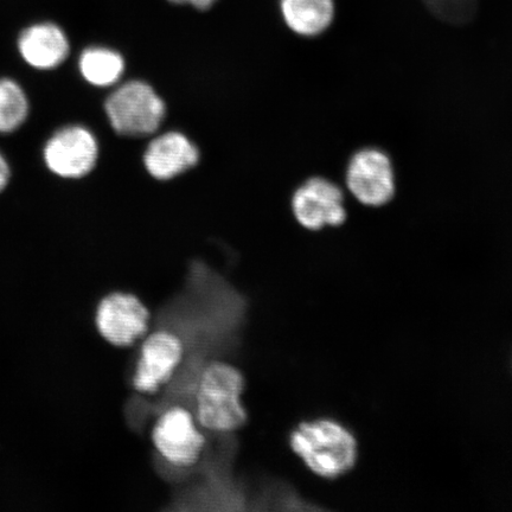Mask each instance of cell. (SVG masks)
Here are the masks:
<instances>
[{
	"label": "cell",
	"mask_w": 512,
	"mask_h": 512,
	"mask_svg": "<svg viewBox=\"0 0 512 512\" xmlns=\"http://www.w3.org/2000/svg\"><path fill=\"white\" fill-rule=\"evenodd\" d=\"M246 307V300L219 274L201 262L192 265L185 290L159 318L160 324L181 337L185 352L170 381L172 390L157 403L156 411L181 405L184 396H189L192 408L198 377L215 355L236 344Z\"/></svg>",
	"instance_id": "obj_1"
},
{
	"label": "cell",
	"mask_w": 512,
	"mask_h": 512,
	"mask_svg": "<svg viewBox=\"0 0 512 512\" xmlns=\"http://www.w3.org/2000/svg\"><path fill=\"white\" fill-rule=\"evenodd\" d=\"M245 377L232 364L213 361L198 377L192 408L198 424L210 432L227 434L239 430L247 422L241 402Z\"/></svg>",
	"instance_id": "obj_2"
},
{
	"label": "cell",
	"mask_w": 512,
	"mask_h": 512,
	"mask_svg": "<svg viewBox=\"0 0 512 512\" xmlns=\"http://www.w3.org/2000/svg\"><path fill=\"white\" fill-rule=\"evenodd\" d=\"M104 110L112 130L126 139L155 136L168 117V104L163 95L143 79H130L114 86L105 100Z\"/></svg>",
	"instance_id": "obj_3"
},
{
	"label": "cell",
	"mask_w": 512,
	"mask_h": 512,
	"mask_svg": "<svg viewBox=\"0 0 512 512\" xmlns=\"http://www.w3.org/2000/svg\"><path fill=\"white\" fill-rule=\"evenodd\" d=\"M290 445L304 464L323 478L344 475L357 459L354 435L332 420L303 422L291 433Z\"/></svg>",
	"instance_id": "obj_4"
},
{
	"label": "cell",
	"mask_w": 512,
	"mask_h": 512,
	"mask_svg": "<svg viewBox=\"0 0 512 512\" xmlns=\"http://www.w3.org/2000/svg\"><path fill=\"white\" fill-rule=\"evenodd\" d=\"M345 187L368 208H381L394 200L395 169L388 153L379 147H363L351 156L345 168Z\"/></svg>",
	"instance_id": "obj_5"
},
{
	"label": "cell",
	"mask_w": 512,
	"mask_h": 512,
	"mask_svg": "<svg viewBox=\"0 0 512 512\" xmlns=\"http://www.w3.org/2000/svg\"><path fill=\"white\" fill-rule=\"evenodd\" d=\"M290 207L300 227L319 232L341 227L348 220L344 191L331 179L312 176L293 191Z\"/></svg>",
	"instance_id": "obj_6"
},
{
	"label": "cell",
	"mask_w": 512,
	"mask_h": 512,
	"mask_svg": "<svg viewBox=\"0 0 512 512\" xmlns=\"http://www.w3.org/2000/svg\"><path fill=\"white\" fill-rule=\"evenodd\" d=\"M152 440L165 462L178 469L195 466L206 450V437L198 430L194 415L181 406L163 409Z\"/></svg>",
	"instance_id": "obj_7"
},
{
	"label": "cell",
	"mask_w": 512,
	"mask_h": 512,
	"mask_svg": "<svg viewBox=\"0 0 512 512\" xmlns=\"http://www.w3.org/2000/svg\"><path fill=\"white\" fill-rule=\"evenodd\" d=\"M184 344L176 332L166 326L146 338L133 376L134 389L153 394L169 383L183 362Z\"/></svg>",
	"instance_id": "obj_8"
},
{
	"label": "cell",
	"mask_w": 512,
	"mask_h": 512,
	"mask_svg": "<svg viewBox=\"0 0 512 512\" xmlns=\"http://www.w3.org/2000/svg\"><path fill=\"white\" fill-rule=\"evenodd\" d=\"M99 143L85 126H68L57 131L44 149V160L51 172L62 178L88 176L99 160Z\"/></svg>",
	"instance_id": "obj_9"
},
{
	"label": "cell",
	"mask_w": 512,
	"mask_h": 512,
	"mask_svg": "<svg viewBox=\"0 0 512 512\" xmlns=\"http://www.w3.org/2000/svg\"><path fill=\"white\" fill-rule=\"evenodd\" d=\"M201 150L187 133L169 130L156 133L145 146L142 163L144 171L157 182H171L201 162Z\"/></svg>",
	"instance_id": "obj_10"
},
{
	"label": "cell",
	"mask_w": 512,
	"mask_h": 512,
	"mask_svg": "<svg viewBox=\"0 0 512 512\" xmlns=\"http://www.w3.org/2000/svg\"><path fill=\"white\" fill-rule=\"evenodd\" d=\"M150 312L130 293H112L102 299L96 325L102 337L117 347H130L149 329Z\"/></svg>",
	"instance_id": "obj_11"
},
{
	"label": "cell",
	"mask_w": 512,
	"mask_h": 512,
	"mask_svg": "<svg viewBox=\"0 0 512 512\" xmlns=\"http://www.w3.org/2000/svg\"><path fill=\"white\" fill-rule=\"evenodd\" d=\"M279 14L288 31L300 38H318L336 22V0H279Z\"/></svg>",
	"instance_id": "obj_12"
},
{
	"label": "cell",
	"mask_w": 512,
	"mask_h": 512,
	"mask_svg": "<svg viewBox=\"0 0 512 512\" xmlns=\"http://www.w3.org/2000/svg\"><path fill=\"white\" fill-rule=\"evenodd\" d=\"M19 51L25 62L37 69H54L66 61L69 41L55 24H36L19 37Z\"/></svg>",
	"instance_id": "obj_13"
},
{
	"label": "cell",
	"mask_w": 512,
	"mask_h": 512,
	"mask_svg": "<svg viewBox=\"0 0 512 512\" xmlns=\"http://www.w3.org/2000/svg\"><path fill=\"white\" fill-rule=\"evenodd\" d=\"M79 70L89 85L110 88L123 80L127 63L125 56L118 50L110 47H89L80 55Z\"/></svg>",
	"instance_id": "obj_14"
},
{
	"label": "cell",
	"mask_w": 512,
	"mask_h": 512,
	"mask_svg": "<svg viewBox=\"0 0 512 512\" xmlns=\"http://www.w3.org/2000/svg\"><path fill=\"white\" fill-rule=\"evenodd\" d=\"M29 113L27 95L15 81L0 80V133H11L21 126Z\"/></svg>",
	"instance_id": "obj_15"
},
{
	"label": "cell",
	"mask_w": 512,
	"mask_h": 512,
	"mask_svg": "<svg viewBox=\"0 0 512 512\" xmlns=\"http://www.w3.org/2000/svg\"><path fill=\"white\" fill-rule=\"evenodd\" d=\"M219 3V0H185V5L197 11H209Z\"/></svg>",
	"instance_id": "obj_16"
},
{
	"label": "cell",
	"mask_w": 512,
	"mask_h": 512,
	"mask_svg": "<svg viewBox=\"0 0 512 512\" xmlns=\"http://www.w3.org/2000/svg\"><path fill=\"white\" fill-rule=\"evenodd\" d=\"M10 179V168L5 158L0 155V191L4 190Z\"/></svg>",
	"instance_id": "obj_17"
},
{
	"label": "cell",
	"mask_w": 512,
	"mask_h": 512,
	"mask_svg": "<svg viewBox=\"0 0 512 512\" xmlns=\"http://www.w3.org/2000/svg\"><path fill=\"white\" fill-rule=\"evenodd\" d=\"M172 5L185 6V0H166Z\"/></svg>",
	"instance_id": "obj_18"
}]
</instances>
